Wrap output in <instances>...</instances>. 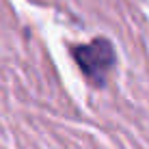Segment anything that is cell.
Here are the masks:
<instances>
[{
    "label": "cell",
    "mask_w": 149,
    "mask_h": 149,
    "mask_svg": "<svg viewBox=\"0 0 149 149\" xmlns=\"http://www.w3.org/2000/svg\"><path fill=\"white\" fill-rule=\"evenodd\" d=\"M74 61L78 63L80 71L84 74V78L91 82L93 86H104L108 80V74L115 67V48L108 39H93L91 43L76 45L71 50Z\"/></svg>",
    "instance_id": "1"
}]
</instances>
